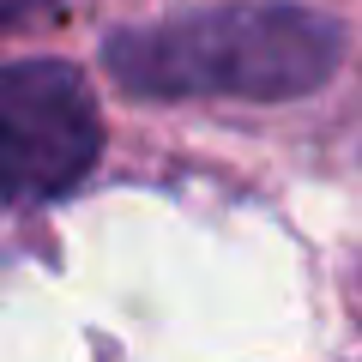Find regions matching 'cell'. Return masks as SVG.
Wrapping results in <instances>:
<instances>
[{"instance_id": "1", "label": "cell", "mask_w": 362, "mask_h": 362, "mask_svg": "<svg viewBox=\"0 0 362 362\" xmlns=\"http://www.w3.org/2000/svg\"><path fill=\"white\" fill-rule=\"evenodd\" d=\"M344 61L338 18L296 0H218L127 25L103 42V66L145 103H290Z\"/></svg>"}, {"instance_id": "2", "label": "cell", "mask_w": 362, "mask_h": 362, "mask_svg": "<svg viewBox=\"0 0 362 362\" xmlns=\"http://www.w3.org/2000/svg\"><path fill=\"white\" fill-rule=\"evenodd\" d=\"M103 157V121L73 61L0 66V194L61 199Z\"/></svg>"}, {"instance_id": "3", "label": "cell", "mask_w": 362, "mask_h": 362, "mask_svg": "<svg viewBox=\"0 0 362 362\" xmlns=\"http://www.w3.org/2000/svg\"><path fill=\"white\" fill-rule=\"evenodd\" d=\"M42 18H61V0H0V30H25Z\"/></svg>"}]
</instances>
